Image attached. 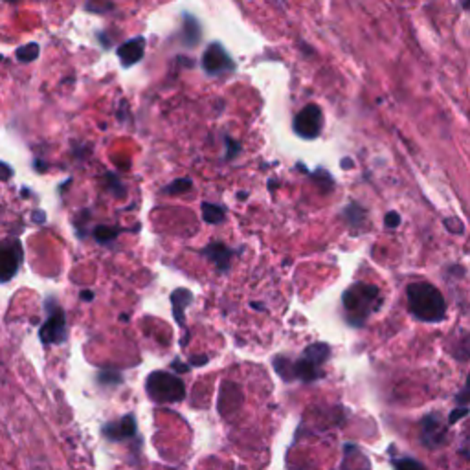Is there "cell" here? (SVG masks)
<instances>
[{"mask_svg":"<svg viewBox=\"0 0 470 470\" xmlns=\"http://www.w3.org/2000/svg\"><path fill=\"white\" fill-rule=\"evenodd\" d=\"M384 223H386V226L388 228H397L399 224H401V217H399L397 212H389L388 215H386V219H384Z\"/></svg>","mask_w":470,"mask_h":470,"instance_id":"24","label":"cell"},{"mask_svg":"<svg viewBox=\"0 0 470 470\" xmlns=\"http://www.w3.org/2000/svg\"><path fill=\"white\" fill-rule=\"evenodd\" d=\"M344 217L351 226H360V224L364 223V219H366V212L360 208L359 204H350V206L344 209Z\"/></svg>","mask_w":470,"mask_h":470,"instance_id":"18","label":"cell"},{"mask_svg":"<svg viewBox=\"0 0 470 470\" xmlns=\"http://www.w3.org/2000/svg\"><path fill=\"white\" fill-rule=\"evenodd\" d=\"M252 307H254V309H259V310H263V305H259V303H252Z\"/></svg>","mask_w":470,"mask_h":470,"instance_id":"32","label":"cell"},{"mask_svg":"<svg viewBox=\"0 0 470 470\" xmlns=\"http://www.w3.org/2000/svg\"><path fill=\"white\" fill-rule=\"evenodd\" d=\"M329 345L312 344L303 351V357L298 360L276 357L274 368H276V373L286 382H291V380L312 382L322 377V366L329 359Z\"/></svg>","mask_w":470,"mask_h":470,"instance_id":"1","label":"cell"},{"mask_svg":"<svg viewBox=\"0 0 470 470\" xmlns=\"http://www.w3.org/2000/svg\"><path fill=\"white\" fill-rule=\"evenodd\" d=\"M25 261V248L19 239L0 241V283L11 282Z\"/></svg>","mask_w":470,"mask_h":470,"instance_id":"6","label":"cell"},{"mask_svg":"<svg viewBox=\"0 0 470 470\" xmlns=\"http://www.w3.org/2000/svg\"><path fill=\"white\" fill-rule=\"evenodd\" d=\"M408 309L417 320L437 324L446 315V301L436 286L427 282H417L408 286Z\"/></svg>","mask_w":470,"mask_h":470,"instance_id":"2","label":"cell"},{"mask_svg":"<svg viewBox=\"0 0 470 470\" xmlns=\"http://www.w3.org/2000/svg\"><path fill=\"white\" fill-rule=\"evenodd\" d=\"M146 389L158 404H175L186 397L184 382L170 371H153L147 377Z\"/></svg>","mask_w":470,"mask_h":470,"instance_id":"4","label":"cell"},{"mask_svg":"<svg viewBox=\"0 0 470 470\" xmlns=\"http://www.w3.org/2000/svg\"><path fill=\"white\" fill-rule=\"evenodd\" d=\"M118 57H120L121 67L131 68L134 67L138 61H141L144 54H146V37H132V39L125 41L118 48Z\"/></svg>","mask_w":470,"mask_h":470,"instance_id":"10","label":"cell"},{"mask_svg":"<svg viewBox=\"0 0 470 470\" xmlns=\"http://www.w3.org/2000/svg\"><path fill=\"white\" fill-rule=\"evenodd\" d=\"M204 257H208L209 261L214 263L215 268H217L221 274L230 270V263H232L233 250H230L226 244H223L221 241H212L206 248L200 250Z\"/></svg>","mask_w":470,"mask_h":470,"instance_id":"11","label":"cell"},{"mask_svg":"<svg viewBox=\"0 0 470 470\" xmlns=\"http://www.w3.org/2000/svg\"><path fill=\"white\" fill-rule=\"evenodd\" d=\"M208 362V357H195V359H191V362H189V366H202V364Z\"/></svg>","mask_w":470,"mask_h":470,"instance_id":"29","label":"cell"},{"mask_svg":"<svg viewBox=\"0 0 470 470\" xmlns=\"http://www.w3.org/2000/svg\"><path fill=\"white\" fill-rule=\"evenodd\" d=\"M342 164H344V167H350L351 160H344V162H342Z\"/></svg>","mask_w":470,"mask_h":470,"instance_id":"33","label":"cell"},{"mask_svg":"<svg viewBox=\"0 0 470 470\" xmlns=\"http://www.w3.org/2000/svg\"><path fill=\"white\" fill-rule=\"evenodd\" d=\"M121 232H123L121 226H105V224H99V226L94 228V239L99 244H109V242L116 241Z\"/></svg>","mask_w":470,"mask_h":470,"instance_id":"16","label":"cell"},{"mask_svg":"<svg viewBox=\"0 0 470 470\" xmlns=\"http://www.w3.org/2000/svg\"><path fill=\"white\" fill-rule=\"evenodd\" d=\"M39 52H41L39 44L28 43V44H25V46L17 48L15 55H17V59H19L20 63H34L35 59L39 57Z\"/></svg>","mask_w":470,"mask_h":470,"instance_id":"17","label":"cell"},{"mask_svg":"<svg viewBox=\"0 0 470 470\" xmlns=\"http://www.w3.org/2000/svg\"><path fill=\"white\" fill-rule=\"evenodd\" d=\"M191 188H193V182H191V179H177V180H173V182H171L167 188L162 189V193L184 195V193H188Z\"/></svg>","mask_w":470,"mask_h":470,"instance_id":"19","label":"cell"},{"mask_svg":"<svg viewBox=\"0 0 470 470\" xmlns=\"http://www.w3.org/2000/svg\"><path fill=\"white\" fill-rule=\"evenodd\" d=\"M322 121H324V116H322V109L315 103H310V105H305V107L301 109L294 118V132L303 140H315L318 138L322 132Z\"/></svg>","mask_w":470,"mask_h":470,"instance_id":"7","label":"cell"},{"mask_svg":"<svg viewBox=\"0 0 470 470\" xmlns=\"http://www.w3.org/2000/svg\"><path fill=\"white\" fill-rule=\"evenodd\" d=\"M46 312L48 318L41 325L39 338L43 344H63L67 340V316L54 298L46 300Z\"/></svg>","mask_w":470,"mask_h":470,"instance_id":"5","label":"cell"},{"mask_svg":"<svg viewBox=\"0 0 470 470\" xmlns=\"http://www.w3.org/2000/svg\"><path fill=\"white\" fill-rule=\"evenodd\" d=\"M2 59H4V57H2V55H0V61H2Z\"/></svg>","mask_w":470,"mask_h":470,"instance_id":"34","label":"cell"},{"mask_svg":"<svg viewBox=\"0 0 470 470\" xmlns=\"http://www.w3.org/2000/svg\"><path fill=\"white\" fill-rule=\"evenodd\" d=\"M226 149H228V158L232 160V158H235V156L239 155V151H241V144L235 140H232L230 136H226Z\"/></svg>","mask_w":470,"mask_h":470,"instance_id":"23","label":"cell"},{"mask_svg":"<svg viewBox=\"0 0 470 470\" xmlns=\"http://www.w3.org/2000/svg\"><path fill=\"white\" fill-rule=\"evenodd\" d=\"M445 226L450 230L452 233H463V224L457 219H445Z\"/></svg>","mask_w":470,"mask_h":470,"instance_id":"25","label":"cell"},{"mask_svg":"<svg viewBox=\"0 0 470 470\" xmlns=\"http://www.w3.org/2000/svg\"><path fill=\"white\" fill-rule=\"evenodd\" d=\"M107 182H109V189H111V193L114 195V197H125L127 195V189L123 188V184H121V180L118 179L116 175H112V173H107Z\"/></svg>","mask_w":470,"mask_h":470,"instance_id":"21","label":"cell"},{"mask_svg":"<svg viewBox=\"0 0 470 470\" xmlns=\"http://www.w3.org/2000/svg\"><path fill=\"white\" fill-rule=\"evenodd\" d=\"M200 209H202L204 223L214 224L215 226V224H223L224 221H226V214H224V209L221 208V206H217V204L202 202Z\"/></svg>","mask_w":470,"mask_h":470,"instance_id":"15","label":"cell"},{"mask_svg":"<svg viewBox=\"0 0 470 470\" xmlns=\"http://www.w3.org/2000/svg\"><path fill=\"white\" fill-rule=\"evenodd\" d=\"M11 177H13V167H11L10 164L0 162V180H2V182H8Z\"/></svg>","mask_w":470,"mask_h":470,"instance_id":"26","label":"cell"},{"mask_svg":"<svg viewBox=\"0 0 470 470\" xmlns=\"http://www.w3.org/2000/svg\"><path fill=\"white\" fill-rule=\"evenodd\" d=\"M32 221H34V223L44 224L46 223V215H44V212H41V209H35L34 215H32Z\"/></svg>","mask_w":470,"mask_h":470,"instance_id":"27","label":"cell"},{"mask_svg":"<svg viewBox=\"0 0 470 470\" xmlns=\"http://www.w3.org/2000/svg\"><path fill=\"white\" fill-rule=\"evenodd\" d=\"M85 10L90 13H107L114 10V2L112 0H87Z\"/></svg>","mask_w":470,"mask_h":470,"instance_id":"20","label":"cell"},{"mask_svg":"<svg viewBox=\"0 0 470 470\" xmlns=\"http://www.w3.org/2000/svg\"><path fill=\"white\" fill-rule=\"evenodd\" d=\"M380 305V291L369 283H354L344 292L345 318L354 327H360L368 322Z\"/></svg>","mask_w":470,"mask_h":470,"instance_id":"3","label":"cell"},{"mask_svg":"<svg viewBox=\"0 0 470 470\" xmlns=\"http://www.w3.org/2000/svg\"><path fill=\"white\" fill-rule=\"evenodd\" d=\"M461 4H463V8L470 10V0H461Z\"/></svg>","mask_w":470,"mask_h":470,"instance_id":"31","label":"cell"},{"mask_svg":"<svg viewBox=\"0 0 470 470\" xmlns=\"http://www.w3.org/2000/svg\"><path fill=\"white\" fill-rule=\"evenodd\" d=\"M200 64H202V70L208 76H223V74L235 70L233 59L230 57V54L224 50L221 43L209 44L206 52H204Z\"/></svg>","mask_w":470,"mask_h":470,"instance_id":"8","label":"cell"},{"mask_svg":"<svg viewBox=\"0 0 470 470\" xmlns=\"http://www.w3.org/2000/svg\"><path fill=\"white\" fill-rule=\"evenodd\" d=\"M171 368H175L177 371H188L189 364H182V362H180V360H173V364H171Z\"/></svg>","mask_w":470,"mask_h":470,"instance_id":"28","label":"cell"},{"mask_svg":"<svg viewBox=\"0 0 470 470\" xmlns=\"http://www.w3.org/2000/svg\"><path fill=\"white\" fill-rule=\"evenodd\" d=\"M422 443L430 448H436L445 439V428H441V422L437 421L436 415L427 417L422 421Z\"/></svg>","mask_w":470,"mask_h":470,"instance_id":"12","label":"cell"},{"mask_svg":"<svg viewBox=\"0 0 470 470\" xmlns=\"http://www.w3.org/2000/svg\"><path fill=\"white\" fill-rule=\"evenodd\" d=\"M193 294L188 289H177L171 294V305H173V316H175L177 324L186 329V309L191 305Z\"/></svg>","mask_w":470,"mask_h":470,"instance_id":"13","label":"cell"},{"mask_svg":"<svg viewBox=\"0 0 470 470\" xmlns=\"http://www.w3.org/2000/svg\"><path fill=\"white\" fill-rule=\"evenodd\" d=\"M81 300L83 301H92L94 300V294L90 291H83L81 292Z\"/></svg>","mask_w":470,"mask_h":470,"instance_id":"30","label":"cell"},{"mask_svg":"<svg viewBox=\"0 0 470 470\" xmlns=\"http://www.w3.org/2000/svg\"><path fill=\"white\" fill-rule=\"evenodd\" d=\"M184 25H182V35H184V44L188 48H195L197 44L200 43V35H202V29H200V22L195 19L191 13H184Z\"/></svg>","mask_w":470,"mask_h":470,"instance_id":"14","label":"cell"},{"mask_svg":"<svg viewBox=\"0 0 470 470\" xmlns=\"http://www.w3.org/2000/svg\"><path fill=\"white\" fill-rule=\"evenodd\" d=\"M103 436L107 437L109 441H127L136 437V421L132 415H125L114 422H109L103 427Z\"/></svg>","mask_w":470,"mask_h":470,"instance_id":"9","label":"cell"},{"mask_svg":"<svg viewBox=\"0 0 470 470\" xmlns=\"http://www.w3.org/2000/svg\"><path fill=\"white\" fill-rule=\"evenodd\" d=\"M395 470H427L422 463H419L417 459H410V457H404V459L395 461Z\"/></svg>","mask_w":470,"mask_h":470,"instance_id":"22","label":"cell"}]
</instances>
